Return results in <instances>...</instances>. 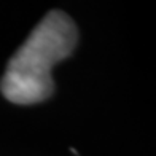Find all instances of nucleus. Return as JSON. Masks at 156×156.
Listing matches in <instances>:
<instances>
[{"instance_id":"1","label":"nucleus","mask_w":156,"mask_h":156,"mask_svg":"<svg viewBox=\"0 0 156 156\" xmlns=\"http://www.w3.org/2000/svg\"><path fill=\"white\" fill-rule=\"evenodd\" d=\"M76 27L69 15L49 11L13 54L0 81V91L10 102L32 105L53 94L51 69L69 58L76 45Z\"/></svg>"}]
</instances>
